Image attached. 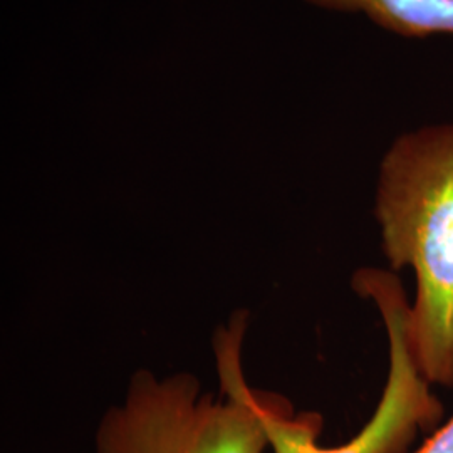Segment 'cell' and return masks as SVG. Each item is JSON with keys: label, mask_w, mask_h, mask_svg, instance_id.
<instances>
[{"label": "cell", "mask_w": 453, "mask_h": 453, "mask_svg": "<svg viewBox=\"0 0 453 453\" xmlns=\"http://www.w3.org/2000/svg\"><path fill=\"white\" fill-rule=\"evenodd\" d=\"M374 219L389 271L415 274L408 341L421 374L453 388V123L402 133L385 151Z\"/></svg>", "instance_id": "6da1fadb"}, {"label": "cell", "mask_w": 453, "mask_h": 453, "mask_svg": "<svg viewBox=\"0 0 453 453\" xmlns=\"http://www.w3.org/2000/svg\"><path fill=\"white\" fill-rule=\"evenodd\" d=\"M247 311L213 334L220 396L190 372L131 374L121 403L97 423L96 453H265L269 438L242 370Z\"/></svg>", "instance_id": "7a4b0ae2"}, {"label": "cell", "mask_w": 453, "mask_h": 453, "mask_svg": "<svg viewBox=\"0 0 453 453\" xmlns=\"http://www.w3.org/2000/svg\"><path fill=\"white\" fill-rule=\"evenodd\" d=\"M351 288L372 303L388 336V376L370 420L348 441L319 443L323 417L296 413L291 403L271 391L252 388L254 403L273 453H410L420 434H432L443 421L445 406L421 374L408 341L410 299L396 273L381 267L355 271Z\"/></svg>", "instance_id": "3957f363"}, {"label": "cell", "mask_w": 453, "mask_h": 453, "mask_svg": "<svg viewBox=\"0 0 453 453\" xmlns=\"http://www.w3.org/2000/svg\"><path fill=\"white\" fill-rule=\"evenodd\" d=\"M327 12L359 14L405 39L453 37V0H304Z\"/></svg>", "instance_id": "277c9868"}, {"label": "cell", "mask_w": 453, "mask_h": 453, "mask_svg": "<svg viewBox=\"0 0 453 453\" xmlns=\"http://www.w3.org/2000/svg\"><path fill=\"white\" fill-rule=\"evenodd\" d=\"M410 453H453V415L452 418L441 421L437 430Z\"/></svg>", "instance_id": "5b68a950"}]
</instances>
